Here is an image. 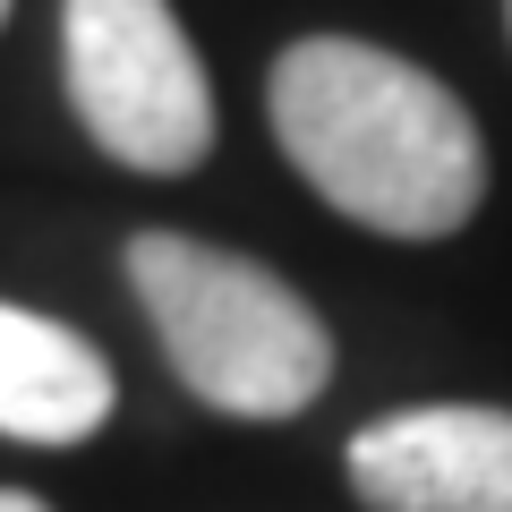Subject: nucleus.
<instances>
[{
  "instance_id": "1",
  "label": "nucleus",
  "mask_w": 512,
  "mask_h": 512,
  "mask_svg": "<svg viewBox=\"0 0 512 512\" xmlns=\"http://www.w3.org/2000/svg\"><path fill=\"white\" fill-rule=\"evenodd\" d=\"M274 137L291 171L384 239H453L487 205V137L419 60L359 35H308L274 60Z\"/></svg>"
},
{
  "instance_id": "2",
  "label": "nucleus",
  "mask_w": 512,
  "mask_h": 512,
  "mask_svg": "<svg viewBox=\"0 0 512 512\" xmlns=\"http://www.w3.org/2000/svg\"><path fill=\"white\" fill-rule=\"evenodd\" d=\"M128 291L154 316L171 376L222 419H299L333 384V333L274 265L188 231L128 239Z\"/></svg>"
},
{
  "instance_id": "3",
  "label": "nucleus",
  "mask_w": 512,
  "mask_h": 512,
  "mask_svg": "<svg viewBox=\"0 0 512 512\" xmlns=\"http://www.w3.org/2000/svg\"><path fill=\"white\" fill-rule=\"evenodd\" d=\"M60 69L111 163L171 180L214 154V86L171 0H60Z\"/></svg>"
},
{
  "instance_id": "4",
  "label": "nucleus",
  "mask_w": 512,
  "mask_h": 512,
  "mask_svg": "<svg viewBox=\"0 0 512 512\" xmlns=\"http://www.w3.org/2000/svg\"><path fill=\"white\" fill-rule=\"evenodd\" d=\"M350 495L367 512H512V410L427 402L359 427Z\"/></svg>"
},
{
  "instance_id": "5",
  "label": "nucleus",
  "mask_w": 512,
  "mask_h": 512,
  "mask_svg": "<svg viewBox=\"0 0 512 512\" xmlns=\"http://www.w3.org/2000/svg\"><path fill=\"white\" fill-rule=\"evenodd\" d=\"M111 419V367L86 333L0 299V436L86 444Z\"/></svg>"
},
{
  "instance_id": "6",
  "label": "nucleus",
  "mask_w": 512,
  "mask_h": 512,
  "mask_svg": "<svg viewBox=\"0 0 512 512\" xmlns=\"http://www.w3.org/2000/svg\"><path fill=\"white\" fill-rule=\"evenodd\" d=\"M0 512H52L43 495H26V487H0Z\"/></svg>"
},
{
  "instance_id": "7",
  "label": "nucleus",
  "mask_w": 512,
  "mask_h": 512,
  "mask_svg": "<svg viewBox=\"0 0 512 512\" xmlns=\"http://www.w3.org/2000/svg\"><path fill=\"white\" fill-rule=\"evenodd\" d=\"M0 18H9V0H0Z\"/></svg>"
}]
</instances>
